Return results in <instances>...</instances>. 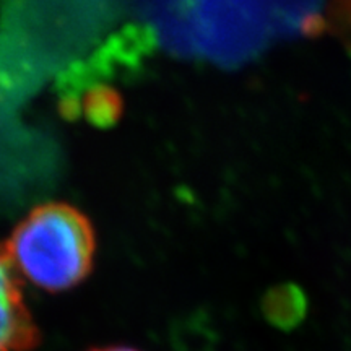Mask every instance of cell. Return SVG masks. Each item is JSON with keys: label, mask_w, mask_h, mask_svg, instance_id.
<instances>
[{"label": "cell", "mask_w": 351, "mask_h": 351, "mask_svg": "<svg viewBox=\"0 0 351 351\" xmlns=\"http://www.w3.org/2000/svg\"><path fill=\"white\" fill-rule=\"evenodd\" d=\"M95 247L85 215L56 202L34 208L5 244L15 270L51 293L67 291L90 275Z\"/></svg>", "instance_id": "6da1fadb"}, {"label": "cell", "mask_w": 351, "mask_h": 351, "mask_svg": "<svg viewBox=\"0 0 351 351\" xmlns=\"http://www.w3.org/2000/svg\"><path fill=\"white\" fill-rule=\"evenodd\" d=\"M41 332L26 304L23 289L5 245H0V351H33Z\"/></svg>", "instance_id": "7a4b0ae2"}, {"label": "cell", "mask_w": 351, "mask_h": 351, "mask_svg": "<svg viewBox=\"0 0 351 351\" xmlns=\"http://www.w3.org/2000/svg\"><path fill=\"white\" fill-rule=\"evenodd\" d=\"M263 317L280 330H293L304 320L307 300L296 285H280L265 293L261 304Z\"/></svg>", "instance_id": "3957f363"}, {"label": "cell", "mask_w": 351, "mask_h": 351, "mask_svg": "<svg viewBox=\"0 0 351 351\" xmlns=\"http://www.w3.org/2000/svg\"><path fill=\"white\" fill-rule=\"evenodd\" d=\"M101 351H140L134 346H125V345H112V346H103Z\"/></svg>", "instance_id": "5b68a950"}, {"label": "cell", "mask_w": 351, "mask_h": 351, "mask_svg": "<svg viewBox=\"0 0 351 351\" xmlns=\"http://www.w3.org/2000/svg\"><path fill=\"white\" fill-rule=\"evenodd\" d=\"M124 111L122 96L111 86H95L83 96L80 112L96 129H109L116 125Z\"/></svg>", "instance_id": "277c9868"}, {"label": "cell", "mask_w": 351, "mask_h": 351, "mask_svg": "<svg viewBox=\"0 0 351 351\" xmlns=\"http://www.w3.org/2000/svg\"><path fill=\"white\" fill-rule=\"evenodd\" d=\"M88 351H101V348H91V350H88Z\"/></svg>", "instance_id": "8992f818"}]
</instances>
